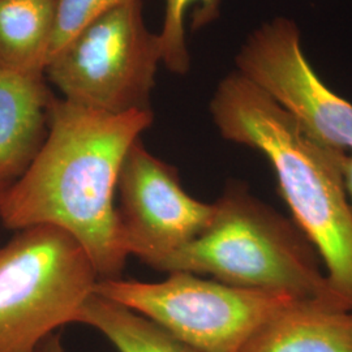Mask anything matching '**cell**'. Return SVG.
I'll list each match as a JSON object with an SVG mask.
<instances>
[{
  "label": "cell",
  "mask_w": 352,
  "mask_h": 352,
  "mask_svg": "<svg viewBox=\"0 0 352 352\" xmlns=\"http://www.w3.org/2000/svg\"><path fill=\"white\" fill-rule=\"evenodd\" d=\"M153 119L151 110L102 113L55 97L42 148L1 193L0 223L16 232L60 228L85 250L100 279L119 278L129 254L115 192L126 153Z\"/></svg>",
  "instance_id": "obj_1"
},
{
  "label": "cell",
  "mask_w": 352,
  "mask_h": 352,
  "mask_svg": "<svg viewBox=\"0 0 352 352\" xmlns=\"http://www.w3.org/2000/svg\"><path fill=\"white\" fill-rule=\"evenodd\" d=\"M209 110L223 139L260 151L272 164L294 223L317 252L333 292L352 309V208L343 179L347 153L314 139L238 71L219 81Z\"/></svg>",
  "instance_id": "obj_2"
},
{
  "label": "cell",
  "mask_w": 352,
  "mask_h": 352,
  "mask_svg": "<svg viewBox=\"0 0 352 352\" xmlns=\"http://www.w3.org/2000/svg\"><path fill=\"white\" fill-rule=\"evenodd\" d=\"M157 270L208 274L234 287L346 305L333 292L317 252L296 225L240 184L223 192L213 204L208 226Z\"/></svg>",
  "instance_id": "obj_3"
},
{
  "label": "cell",
  "mask_w": 352,
  "mask_h": 352,
  "mask_svg": "<svg viewBox=\"0 0 352 352\" xmlns=\"http://www.w3.org/2000/svg\"><path fill=\"white\" fill-rule=\"evenodd\" d=\"M98 279L85 250L63 230L17 231L0 248V352H41L59 327L77 321Z\"/></svg>",
  "instance_id": "obj_4"
},
{
  "label": "cell",
  "mask_w": 352,
  "mask_h": 352,
  "mask_svg": "<svg viewBox=\"0 0 352 352\" xmlns=\"http://www.w3.org/2000/svg\"><path fill=\"white\" fill-rule=\"evenodd\" d=\"M162 52L145 24L142 1L129 0L76 34L46 65L60 98L107 113L151 110Z\"/></svg>",
  "instance_id": "obj_5"
},
{
  "label": "cell",
  "mask_w": 352,
  "mask_h": 352,
  "mask_svg": "<svg viewBox=\"0 0 352 352\" xmlns=\"http://www.w3.org/2000/svg\"><path fill=\"white\" fill-rule=\"evenodd\" d=\"M94 294L149 318L199 352H243L294 298L175 272L161 282L98 279Z\"/></svg>",
  "instance_id": "obj_6"
},
{
  "label": "cell",
  "mask_w": 352,
  "mask_h": 352,
  "mask_svg": "<svg viewBox=\"0 0 352 352\" xmlns=\"http://www.w3.org/2000/svg\"><path fill=\"white\" fill-rule=\"evenodd\" d=\"M236 71L261 89L314 139L352 151V103L327 88L302 51L296 23L276 17L253 30L235 58Z\"/></svg>",
  "instance_id": "obj_7"
},
{
  "label": "cell",
  "mask_w": 352,
  "mask_h": 352,
  "mask_svg": "<svg viewBox=\"0 0 352 352\" xmlns=\"http://www.w3.org/2000/svg\"><path fill=\"white\" fill-rule=\"evenodd\" d=\"M116 189L126 252L154 269L195 239L213 215V204L192 197L175 167L151 154L141 139L126 153Z\"/></svg>",
  "instance_id": "obj_8"
},
{
  "label": "cell",
  "mask_w": 352,
  "mask_h": 352,
  "mask_svg": "<svg viewBox=\"0 0 352 352\" xmlns=\"http://www.w3.org/2000/svg\"><path fill=\"white\" fill-rule=\"evenodd\" d=\"M54 98L45 74L0 68V189L23 175L42 148Z\"/></svg>",
  "instance_id": "obj_9"
},
{
  "label": "cell",
  "mask_w": 352,
  "mask_h": 352,
  "mask_svg": "<svg viewBox=\"0 0 352 352\" xmlns=\"http://www.w3.org/2000/svg\"><path fill=\"white\" fill-rule=\"evenodd\" d=\"M243 352H352V309L325 299L292 300L265 321Z\"/></svg>",
  "instance_id": "obj_10"
},
{
  "label": "cell",
  "mask_w": 352,
  "mask_h": 352,
  "mask_svg": "<svg viewBox=\"0 0 352 352\" xmlns=\"http://www.w3.org/2000/svg\"><path fill=\"white\" fill-rule=\"evenodd\" d=\"M55 28V0H0V68L45 74Z\"/></svg>",
  "instance_id": "obj_11"
},
{
  "label": "cell",
  "mask_w": 352,
  "mask_h": 352,
  "mask_svg": "<svg viewBox=\"0 0 352 352\" xmlns=\"http://www.w3.org/2000/svg\"><path fill=\"white\" fill-rule=\"evenodd\" d=\"M76 322L100 331L118 352H199L149 318L97 294L82 304Z\"/></svg>",
  "instance_id": "obj_12"
},
{
  "label": "cell",
  "mask_w": 352,
  "mask_h": 352,
  "mask_svg": "<svg viewBox=\"0 0 352 352\" xmlns=\"http://www.w3.org/2000/svg\"><path fill=\"white\" fill-rule=\"evenodd\" d=\"M192 6H197L195 28H201L218 19L221 0H164V24L157 34L161 45L162 64L176 75H186L190 67L186 14Z\"/></svg>",
  "instance_id": "obj_13"
},
{
  "label": "cell",
  "mask_w": 352,
  "mask_h": 352,
  "mask_svg": "<svg viewBox=\"0 0 352 352\" xmlns=\"http://www.w3.org/2000/svg\"><path fill=\"white\" fill-rule=\"evenodd\" d=\"M126 1L129 0H55L50 59L82 29Z\"/></svg>",
  "instance_id": "obj_14"
},
{
  "label": "cell",
  "mask_w": 352,
  "mask_h": 352,
  "mask_svg": "<svg viewBox=\"0 0 352 352\" xmlns=\"http://www.w3.org/2000/svg\"><path fill=\"white\" fill-rule=\"evenodd\" d=\"M343 179H344V186L347 190V196L351 204L352 208V151L346 154L344 164H343Z\"/></svg>",
  "instance_id": "obj_15"
},
{
  "label": "cell",
  "mask_w": 352,
  "mask_h": 352,
  "mask_svg": "<svg viewBox=\"0 0 352 352\" xmlns=\"http://www.w3.org/2000/svg\"><path fill=\"white\" fill-rule=\"evenodd\" d=\"M41 352H64L60 338L56 334H54L52 337H50L49 340L43 343Z\"/></svg>",
  "instance_id": "obj_16"
},
{
  "label": "cell",
  "mask_w": 352,
  "mask_h": 352,
  "mask_svg": "<svg viewBox=\"0 0 352 352\" xmlns=\"http://www.w3.org/2000/svg\"><path fill=\"white\" fill-rule=\"evenodd\" d=\"M3 190H4V189H0V197H1V193H3Z\"/></svg>",
  "instance_id": "obj_17"
}]
</instances>
